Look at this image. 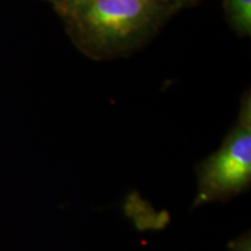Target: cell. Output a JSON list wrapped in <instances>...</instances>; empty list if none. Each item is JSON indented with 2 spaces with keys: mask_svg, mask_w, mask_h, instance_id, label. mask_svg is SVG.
I'll return each mask as SVG.
<instances>
[{
  "mask_svg": "<svg viewBox=\"0 0 251 251\" xmlns=\"http://www.w3.org/2000/svg\"><path fill=\"white\" fill-rule=\"evenodd\" d=\"M198 191L193 207L227 200L251 184V97L241 99L237 120L221 147L198 165Z\"/></svg>",
  "mask_w": 251,
  "mask_h": 251,
  "instance_id": "obj_2",
  "label": "cell"
},
{
  "mask_svg": "<svg viewBox=\"0 0 251 251\" xmlns=\"http://www.w3.org/2000/svg\"><path fill=\"white\" fill-rule=\"evenodd\" d=\"M171 15L148 0H72L59 17L80 52L108 61L143 47Z\"/></svg>",
  "mask_w": 251,
  "mask_h": 251,
  "instance_id": "obj_1",
  "label": "cell"
},
{
  "mask_svg": "<svg viewBox=\"0 0 251 251\" xmlns=\"http://www.w3.org/2000/svg\"><path fill=\"white\" fill-rule=\"evenodd\" d=\"M148 1L171 12L172 14H176L181 8L191 7V6L196 5L198 0H148Z\"/></svg>",
  "mask_w": 251,
  "mask_h": 251,
  "instance_id": "obj_4",
  "label": "cell"
},
{
  "mask_svg": "<svg viewBox=\"0 0 251 251\" xmlns=\"http://www.w3.org/2000/svg\"><path fill=\"white\" fill-rule=\"evenodd\" d=\"M227 23L237 35H251V0H225Z\"/></svg>",
  "mask_w": 251,
  "mask_h": 251,
  "instance_id": "obj_3",
  "label": "cell"
},
{
  "mask_svg": "<svg viewBox=\"0 0 251 251\" xmlns=\"http://www.w3.org/2000/svg\"><path fill=\"white\" fill-rule=\"evenodd\" d=\"M46 1L49 2L55 8L58 15H61L65 11V8L71 4L72 0H46Z\"/></svg>",
  "mask_w": 251,
  "mask_h": 251,
  "instance_id": "obj_5",
  "label": "cell"
}]
</instances>
